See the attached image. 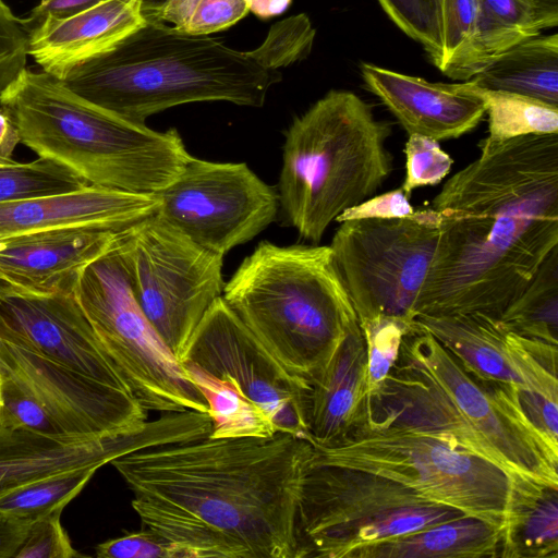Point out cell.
<instances>
[{"label":"cell","mask_w":558,"mask_h":558,"mask_svg":"<svg viewBox=\"0 0 558 558\" xmlns=\"http://www.w3.org/2000/svg\"><path fill=\"white\" fill-rule=\"evenodd\" d=\"M313 445L211 438L132 451L111 461L142 527L190 558H300L299 504Z\"/></svg>","instance_id":"obj_1"},{"label":"cell","mask_w":558,"mask_h":558,"mask_svg":"<svg viewBox=\"0 0 558 558\" xmlns=\"http://www.w3.org/2000/svg\"><path fill=\"white\" fill-rule=\"evenodd\" d=\"M478 147L432 201L439 238L416 316L498 318L558 246V133Z\"/></svg>","instance_id":"obj_2"},{"label":"cell","mask_w":558,"mask_h":558,"mask_svg":"<svg viewBox=\"0 0 558 558\" xmlns=\"http://www.w3.org/2000/svg\"><path fill=\"white\" fill-rule=\"evenodd\" d=\"M362 426L437 436L497 464L514 481L558 487V449L525 417L518 389L477 380L416 325L388 376L369 392Z\"/></svg>","instance_id":"obj_3"},{"label":"cell","mask_w":558,"mask_h":558,"mask_svg":"<svg viewBox=\"0 0 558 558\" xmlns=\"http://www.w3.org/2000/svg\"><path fill=\"white\" fill-rule=\"evenodd\" d=\"M281 77L248 51L145 20L61 82L88 102L145 124L149 116L189 102L221 100L262 107L270 86Z\"/></svg>","instance_id":"obj_4"},{"label":"cell","mask_w":558,"mask_h":558,"mask_svg":"<svg viewBox=\"0 0 558 558\" xmlns=\"http://www.w3.org/2000/svg\"><path fill=\"white\" fill-rule=\"evenodd\" d=\"M0 107L22 144L92 185L157 194L191 157L175 129L159 132L122 119L44 71L25 68L0 93Z\"/></svg>","instance_id":"obj_5"},{"label":"cell","mask_w":558,"mask_h":558,"mask_svg":"<svg viewBox=\"0 0 558 558\" xmlns=\"http://www.w3.org/2000/svg\"><path fill=\"white\" fill-rule=\"evenodd\" d=\"M222 298L258 341L307 381L360 320L329 245L260 242Z\"/></svg>","instance_id":"obj_6"},{"label":"cell","mask_w":558,"mask_h":558,"mask_svg":"<svg viewBox=\"0 0 558 558\" xmlns=\"http://www.w3.org/2000/svg\"><path fill=\"white\" fill-rule=\"evenodd\" d=\"M388 122L350 90L328 92L286 132L279 208L299 234L318 244L345 209L374 196L393 169Z\"/></svg>","instance_id":"obj_7"},{"label":"cell","mask_w":558,"mask_h":558,"mask_svg":"<svg viewBox=\"0 0 558 558\" xmlns=\"http://www.w3.org/2000/svg\"><path fill=\"white\" fill-rule=\"evenodd\" d=\"M386 476L310 458L299 504L300 558L355 550L465 515Z\"/></svg>","instance_id":"obj_8"},{"label":"cell","mask_w":558,"mask_h":558,"mask_svg":"<svg viewBox=\"0 0 558 558\" xmlns=\"http://www.w3.org/2000/svg\"><path fill=\"white\" fill-rule=\"evenodd\" d=\"M312 459L386 476L504 526L514 487L522 482L446 439L400 428L357 427L331 444L313 446Z\"/></svg>","instance_id":"obj_9"},{"label":"cell","mask_w":558,"mask_h":558,"mask_svg":"<svg viewBox=\"0 0 558 558\" xmlns=\"http://www.w3.org/2000/svg\"><path fill=\"white\" fill-rule=\"evenodd\" d=\"M125 230L107 253L83 269L73 289L74 296L147 412L208 413L205 398L158 336L134 295Z\"/></svg>","instance_id":"obj_10"},{"label":"cell","mask_w":558,"mask_h":558,"mask_svg":"<svg viewBox=\"0 0 558 558\" xmlns=\"http://www.w3.org/2000/svg\"><path fill=\"white\" fill-rule=\"evenodd\" d=\"M439 225L434 208L405 218L340 222L329 247L359 320L376 316L414 320Z\"/></svg>","instance_id":"obj_11"},{"label":"cell","mask_w":558,"mask_h":558,"mask_svg":"<svg viewBox=\"0 0 558 558\" xmlns=\"http://www.w3.org/2000/svg\"><path fill=\"white\" fill-rule=\"evenodd\" d=\"M134 295L178 359L225 287L223 256L182 233L156 213L124 232Z\"/></svg>","instance_id":"obj_12"},{"label":"cell","mask_w":558,"mask_h":558,"mask_svg":"<svg viewBox=\"0 0 558 558\" xmlns=\"http://www.w3.org/2000/svg\"><path fill=\"white\" fill-rule=\"evenodd\" d=\"M159 215L198 245L225 256L277 218L278 192L245 162L190 157L157 193Z\"/></svg>","instance_id":"obj_13"},{"label":"cell","mask_w":558,"mask_h":558,"mask_svg":"<svg viewBox=\"0 0 558 558\" xmlns=\"http://www.w3.org/2000/svg\"><path fill=\"white\" fill-rule=\"evenodd\" d=\"M179 362L218 378L233 379L243 393L270 416L279 433L311 442L308 381L288 371L222 296L208 308Z\"/></svg>","instance_id":"obj_14"},{"label":"cell","mask_w":558,"mask_h":558,"mask_svg":"<svg viewBox=\"0 0 558 558\" xmlns=\"http://www.w3.org/2000/svg\"><path fill=\"white\" fill-rule=\"evenodd\" d=\"M0 368L43 405L66 436L99 439L143 430L148 412L135 395L0 338Z\"/></svg>","instance_id":"obj_15"},{"label":"cell","mask_w":558,"mask_h":558,"mask_svg":"<svg viewBox=\"0 0 558 558\" xmlns=\"http://www.w3.org/2000/svg\"><path fill=\"white\" fill-rule=\"evenodd\" d=\"M0 338L104 384L132 391L73 292L41 295L0 283Z\"/></svg>","instance_id":"obj_16"},{"label":"cell","mask_w":558,"mask_h":558,"mask_svg":"<svg viewBox=\"0 0 558 558\" xmlns=\"http://www.w3.org/2000/svg\"><path fill=\"white\" fill-rule=\"evenodd\" d=\"M123 230L77 227L2 238L0 283L41 295L73 292L83 269L107 253Z\"/></svg>","instance_id":"obj_17"},{"label":"cell","mask_w":558,"mask_h":558,"mask_svg":"<svg viewBox=\"0 0 558 558\" xmlns=\"http://www.w3.org/2000/svg\"><path fill=\"white\" fill-rule=\"evenodd\" d=\"M172 439L171 426L162 417L149 420L136 434L99 439L0 428V495L49 475L84 468L99 470L126 453L168 445Z\"/></svg>","instance_id":"obj_18"},{"label":"cell","mask_w":558,"mask_h":558,"mask_svg":"<svg viewBox=\"0 0 558 558\" xmlns=\"http://www.w3.org/2000/svg\"><path fill=\"white\" fill-rule=\"evenodd\" d=\"M360 70L365 87L380 99L408 135L438 142L458 138L474 130L486 113L484 100L466 81L430 83L365 62Z\"/></svg>","instance_id":"obj_19"},{"label":"cell","mask_w":558,"mask_h":558,"mask_svg":"<svg viewBox=\"0 0 558 558\" xmlns=\"http://www.w3.org/2000/svg\"><path fill=\"white\" fill-rule=\"evenodd\" d=\"M157 194H136L88 184L43 197L0 204V239L62 228L126 229L157 213Z\"/></svg>","instance_id":"obj_20"},{"label":"cell","mask_w":558,"mask_h":558,"mask_svg":"<svg viewBox=\"0 0 558 558\" xmlns=\"http://www.w3.org/2000/svg\"><path fill=\"white\" fill-rule=\"evenodd\" d=\"M145 22L142 0H101L66 19H46L26 33L27 54L62 81Z\"/></svg>","instance_id":"obj_21"},{"label":"cell","mask_w":558,"mask_h":558,"mask_svg":"<svg viewBox=\"0 0 558 558\" xmlns=\"http://www.w3.org/2000/svg\"><path fill=\"white\" fill-rule=\"evenodd\" d=\"M313 446L331 444L363 425L368 398L367 350L361 325L351 328L308 380Z\"/></svg>","instance_id":"obj_22"},{"label":"cell","mask_w":558,"mask_h":558,"mask_svg":"<svg viewBox=\"0 0 558 558\" xmlns=\"http://www.w3.org/2000/svg\"><path fill=\"white\" fill-rule=\"evenodd\" d=\"M414 324L433 335L477 380L527 390L519 368L518 336L498 318L483 314L418 315Z\"/></svg>","instance_id":"obj_23"},{"label":"cell","mask_w":558,"mask_h":558,"mask_svg":"<svg viewBox=\"0 0 558 558\" xmlns=\"http://www.w3.org/2000/svg\"><path fill=\"white\" fill-rule=\"evenodd\" d=\"M504 531V525L465 514L362 547L350 558L501 557Z\"/></svg>","instance_id":"obj_24"},{"label":"cell","mask_w":558,"mask_h":558,"mask_svg":"<svg viewBox=\"0 0 558 558\" xmlns=\"http://www.w3.org/2000/svg\"><path fill=\"white\" fill-rule=\"evenodd\" d=\"M466 82L558 106V35L539 34L517 44Z\"/></svg>","instance_id":"obj_25"},{"label":"cell","mask_w":558,"mask_h":558,"mask_svg":"<svg viewBox=\"0 0 558 558\" xmlns=\"http://www.w3.org/2000/svg\"><path fill=\"white\" fill-rule=\"evenodd\" d=\"M501 557H558V487L519 482L502 538Z\"/></svg>","instance_id":"obj_26"},{"label":"cell","mask_w":558,"mask_h":558,"mask_svg":"<svg viewBox=\"0 0 558 558\" xmlns=\"http://www.w3.org/2000/svg\"><path fill=\"white\" fill-rule=\"evenodd\" d=\"M206 400L211 438H270L278 429L270 416L248 399L231 378H218L180 363Z\"/></svg>","instance_id":"obj_27"},{"label":"cell","mask_w":558,"mask_h":558,"mask_svg":"<svg viewBox=\"0 0 558 558\" xmlns=\"http://www.w3.org/2000/svg\"><path fill=\"white\" fill-rule=\"evenodd\" d=\"M546 24L521 0H477L470 78L517 44L539 35Z\"/></svg>","instance_id":"obj_28"},{"label":"cell","mask_w":558,"mask_h":558,"mask_svg":"<svg viewBox=\"0 0 558 558\" xmlns=\"http://www.w3.org/2000/svg\"><path fill=\"white\" fill-rule=\"evenodd\" d=\"M498 319L520 336L558 344V246Z\"/></svg>","instance_id":"obj_29"},{"label":"cell","mask_w":558,"mask_h":558,"mask_svg":"<svg viewBox=\"0 0 558 558\" xmlns=\"http://www.w3.org/2000/svg\"><path fill=\"white\" fill-rule=\"evenodd\" d=\"M473 87L484 100L488 114L487 141L558 133V106L515 93Z\"/></svg>","instance_id":"obj_30"},{"label":"cell","mask_w":558,"mask_h":558,"mask_svg":"<svg viewBox=\"0 0 558 558\" xmlns=\"http://www.w3.org/2000/svg\"><path fill=\"white\" fill-rule=\"evenodd\" d=\"M97 471L96 468L75 469L16 486L0 495V513L34 521L63 510Z\"/></svg>","instance_id":"obj_31"},{"label":"cell","mask_w":558,"mask_h":558,"mask_svg":"<svg viewBox=\"0 0 558 558\" xmlns=\"http://www.w3.org/2000/svg\"><path fill=\"white\" fill-rule=\"evenodd\" d=\"M86 185L82 177L52 159L0 161V204L72 192Z\"/></svg>","instance_id":"obj_32"},{"label":"cell","mask_w":558,"mask_h":558,"mask_svg":"<svg viewBox=\"0 0 558 558\" xmlns=\"http://www.w3.org/2000/svg\"><path fill=\"white\" fill-rule=\"evenodd\" d=\"M251 0H166L148 19L196 36L227 29L250 12Z\"/></svg>","instance_id":"obj_33"},{"label":"cell","mask_w":558,"mask_h":558,"mask_svg":"<svg viewBox=\"0 0 558 558\" xmlns=\"http://www.w3.org/2000/svg\"><path fill=\"white\" fill-rule=\"evenodd\" d=\"M389 19L420 43L430 62L440 70L446 0H378Z\"/></svg>","instance_id":"obj_34"},{"label":"cell","mask_w":558,"mask_h":558,"mask_svg":"<svg viewBox=\"0 0 558 558\" xmlns=\"http://www.w3.org/2000/svg\"><path fill=\"white\" fill-rule=\"evenodd\" d=\"M477 16V0H446L440 72L453 80H470V62Z\"/></svg>","instance_id":"obj_35"},{"label":"cell","mask_w":558,"mask_h":558,"mask_svg":"<svg viewBox=\"0 0 558 558\" xmlns=\"http://www.w3.org/2000/svg\"><path fill=\"white\" fill-rule=\"evenodd\" d=\"M314 38L315 28L307 15L301 13L275 23L264 43L248 53L262 66L278 70L305 59Z\"/></svg>","instance_id":"obj_36"},{"label":"cell","mask_w":558,"mask_h":558,"mask_svg":"<svg viewBox=\"0 0 558 558\" xmlns=\"http://www.w3.org/2000/svg\"><path fill=\"white\" fill-rule=\"evenodd\" d=\"M367 350L368 395L388 376L395 365L403 338L415 328L414 320L376 316L360 320Z\"/></svg>","instance_id":"obj_37"},{"label":"cell","mask_w":558,"mask_h":558,"mask_svg":"<svg viewBox=\"0 0 558 558\" xmlns=\"http://www.w3.org/2000/svg\"><path fill=\"white\" fill-rule=\"evenodd\" d=\"M0 428L23 429L47 437H64L43 405L0 368Z\"/></svg>","instance_id":"obj_38"},{"label":"cell","mask_w":558,"mask_h":558,"mask_svg":"<svg viewBox=\"0 0 558 558\" xmlns=\"http://www.w3.org/2000/svg\"><path fill=\"white\" fill-rule=\"evenodd\" d=\"M404 154L405 177L401 187L410 197L417 187L440 183L453 165V159L441 149L438 141L423 135H409Z\"/></svg>","instance_id":"obj_39"},{"label":"cell","mask_w":558,"mask_h":558,"mask_svg":"<svg viewBox=\"0 0 558 558\" xmlns=\"http://www.w3.org/2000/svg\"><path fill=\"white\" fill-rule=\"evenodd\" d=\"M63 510H56L31 522L27 534L14 558L84 557L72 545L61 524Z\"/></svg>","instance_id":"obj_40"},{"label":"cell","mask_w":558,"mask_h":558,"mask_svg":"<svg viewBox=\"0 0 558 558\" xmlns=\"http://www.w3.org/2000/svg\"><path fill=\"white\" fill-rule=\"evenodd\" d=\"M95 549L98 558H190L184 548L145 527L99 543Z\"/></svg>","instance_id":"obj_41"},{"label":"cell","mask_w":558,"mask_h":558,"mask_svg":"<svg viewBox=\"0 0 558 558\" xmlns=\"http://www.w3.org/2000/svg\"><path fill=\"white\" fill-rule=\"evenodd\" d=\"M27 36L20 19L0 0V93L26 68Z\"/></svg>","instance_id":"obj_42"},{"label":"cell","mask_w":558,"mask_h":558,"mask_svg":"<svg viewBox=\"0 0 558 558\" xmlns=\"http://www.w3.org/2000/svg\"><path fill=\"white\" fill-rule=\"evenodd\" d=\"M402 187L372 196L362 203L345 209L336 221L343 222L355 219H393L405 218L414 214V208Z\"/></svg>","instance_id":"obj_43"},{"label":"cell","mask_w":558,"mask_h":558,"mask_svg":"<svg viewBox=\"0 0 558 558\" xmlns=\"http://www.w3.org/2000/svg\"><path fill=\"white\" fill-rule=\"evenodd\" d=\"M101 0H41L20 23L25 33L46 19H66L73 16Z\"/></svg>","instance_id":"obj_44"},{"label":"cell","mask_w":558,"mask_h":558,"mask_svg":"<svg viewBox=\"0 0 558 558\" xmlns=\"http://www.w3.org/2000/svg\"><path fill=\"white\" fill-rule=\"evenodd\" d=\"M32 521L0 513V558H14Z\"/></svg>","instance_id":"obj_45"},{"label":"cell","mask_w":558,"mask_h":558,"mask_svg":"<svg viewBox=\"0 0 558 558\" xmlns=\"http://www.w3.org/2000/svg\"><path fill=\"white\" fill-rule=\"evenodd\" d=\"M19 143H21V138L16 125L11 118L0 109V161L11 160Z\"/></svg>","instance_id":"obj_46"},{"label":"cell","mask_w":558,"mask_h":558,"mask_svg":"<svg viewBox=\"0 0 558 558\" xmlns=\"http://www.w3.org/2000/svg\"><path fill=\"white\" fill-rule=\"evenodd\" d=\"M292 0H251L250 11L260 20H268L283 13Z\"/></svg>","instance_id":"obj_47"},{"label":"cell","mask_w":558,"mask_h":558,"mask_svg":"<svg viewBox=\"0 0 558 558\" xmlns=\"http://www.w3.org/2000/svg\"><path fill=\"white\" fill-rule=\"evenodd\" d=\"M532 8L547 28L558 25V0H521Z\"/></svg>","instance_id":"obj_48"},{"label":"cell","mask_w":558,"mask_h":558,"mask_svg":"<svg viewBox=\"0 0 558 558\" xmlns=\"http://www.w3.org/2000/svg\"><path fill=\"white\" fill-rule=\"evenodd\" d=\"M166 0H142V11L145 19L156 12Z\"/></svg>","instance_id":"obj_49"}]
</instances>
